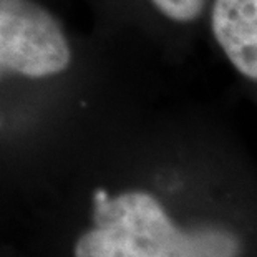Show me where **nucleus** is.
Listing matches in <instances>:
<instances>
[{"instance_id":"obj_1","label":"nucleus","mask_w":257,"mask_h":257,"mask_svg":"<svg viewBox=\"0 0 257 257\" xmlns=\"http://www.w3.org/2000/svg\"><path fill=\"white\" fill-rule=\"evenodd\" d=\"M121 42L73 25L52 0H0V135L81 126L130 85Z\"/></svg>"},{"instance_id":"obj_2","label":"nucleus","mask_w":257,"mask_h":257,"mask_svg":"<svg viewBox=\"0 0 257 257\" xmlns=\"http://www.w3.org/2000/svg\"><path fill=\"white\" fill-rule=\"evenodd\" d=\"M209 30L239 75L257 83V0H211Z\"/></svg>"},{"instance_id":"obj_3","label":"nucleus","mask_w":257,"mask_h":257,"mask_svg":"<svg viewBox=\"0 0 257 257\" xmlns=\"http://www.w3.org/2000/svg\"><path fill=\"white\" fill-rule=\"evenodd\" d=\"M148 10L163 24L188 29L207 14L211 0H143Z\"/></svg>"}]
</instances>
